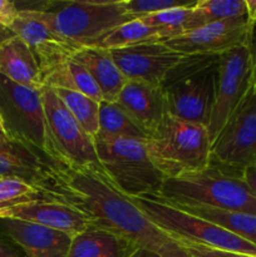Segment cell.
Instances as JSON below:
<instances>
[{
	"label": "cell",
	"mask_w": 256,
	"mask_h": 257,
	"mask_svg": "<svg viewBox=\"0 0 256 257\" xmlns=\"http://www.w3.org/2000/svg\"><path fill=\"white\" fill-rule=\"evenodd\" d=\"M58 177L60 202L82 211L92 225L112 231L137 248L161 257H190L177 240L156 226L132 198L110 182L104 171L62 167Z\"/></svg>",
	"instance_id": "6da1fadb"
},
{
	"label": "cell",
	"mask_w": 256,
	"mask_h": 257,
	"mask_svg": "<svg viewBox=\"0 0 256 257\" xmlns=\"http://www.w3.org/2000/svg\"><path fill=\"white\" fill-rule=\"evenodd\" d=\"M77 48L94 47L107 33L130 22L122 0L50 2L18 8Z\"/></svg>",
	"instance_id": "7a4b0ae2"
},
{
	"label": "cell",
	"mask_w": 256,
	"mask_h": 257,
	"mask_svg": "<svg viewBox=\"0 0 256 257\" xmlns=\"http://www.w3.org/2000/svg\"><path fill=\"white\" fill-rule=\"evenodd\" d=\"M157 198L170 205H203L256 216V195L241 173L213 163L197 172L166 178Z\"/></svg>",
	"instance_id": "3957f363"
},
{
	"label": "cell",
	"mask_w": 256,
	"mask_h": 257,
	"mask_svg": "<svg viewBox=\"0 0 256 257\" xmlns=\"http://www.w3.org/2000/svg\"><path fill=\"white\" fill-rule=\"evenodd\" d=\"M146 145L151 161L166 178L197 172L211 165L212 142L207 128L168 113Z\"/></svg>",
	"instance_id": "277c9868"
},
{
	"label": "cell",
	"mask_w": 256,
	"mask_h": 257,
	"mask_svg": "<svg viewBox=\"0 0 256 257\" xmlns=\"http://www.w3.org/2000/svg\"><path fill=\"white\" fill-rule=\"evenodd\" d=\"M218 55H190L161 84L168 114L207 128Z\"/></svg>",
	"instance_id": "5b68a950"
},
{
	"label": "cell",
	"mask_w": 256,
	"mask_h": 257,
	"mask_svg": "<svg viewBox=\"0 0 256 257\" xmlns=\"http://www.w3.org/2000/svg\"><path fill=\"white\" fill-rule=\"evenodd\" d=\"M103 171L110 182L131 198L157 197L166 177L151 161L145 140H94Z\"/></svg>",
	"instance_id": "8992f818"
},
{
	"label": "cell",
	"mask_w": 256,
	"mask_h": 257,
	"mask_svg": "<svg viewBox=\"0 0 256 257\" xmlns=\"http://www.w3.org/2000/svg\"><path fill=\"white\" fill-rule=\"evenodd\" d=\"M145 215L178 242L256 256V245L203 218L180 210L153 196L132 198Z\"/></svg>",
	"instance_id": "52a82bcc"
},
{
	"label": "cell",
	"mask_w": 256,
	"mask_h": 257,
	"mask_svg": "<svg viewBox=\"0 0 256 257\" xmlns=\"http://www.w3.org/2000/svg\"><path fill=\"white\" fill-rule=\"evenodd\" d=\"M0 118L8 138L25 143L54 161L40 90L0 74Z\"/></svg>",
	"instance_id": "ba28073f"
},
{
	"label": "cell",
	"mask_w": 256,
	"mask_h": 257,
	"mask_svg": "<svg viewBox=\"0 0 256 257\" xmlns=\"http://www.w3.org/2000/svg\"><path fill=\"white\" fill-rule=\"evenodd\" d=\"M40 94L55 163L72 170L103 171L94 140L73 118L54 90L43 87Z\"/></svg>",
	"instance_id": "9c48e42d"
},
{
	"label": "cell",
	"mask_w": 256,
	"mask_h": 257,
	"mask_svg": "<svg viewBox=\"0 0 256 257\" xmlns=\"http://www.w3.org/2000/svg\"><path fill=\"white\" fill-rule=\"evenodd\" d=\"M211 163L232 172L256 167V88L251 85L212 142Z\"/></svg>",
	"instance_id": "30bf717a"
},
{
	"label": "cell",
	"mask_w": 256,
	"mask_h": 257,
	"mask_svg": "<svg viewBox=\"0 0 256 257\" xmlns=\"http://www.w3.org/2000/svg\"><path fill=\"white\" fill-rule=\"evenodd\" d=\"M252 85V68L247 45L218 55L215 95L207 131L211 142L227 122Z\"/></svg>",
	"instance_id": "8fae6325"
},
{
	"label": "cell",
	"mask_w": 256,
	"mask_h": 257,
	"mask_svg": "<svg viewBox=\"0 0 256 257\" xmlns=\"http://www.w3.org/2000/svg\"><path fill=\"white\" fill-rule=\"evenodd\" d=\"M62 166L40 151L8 137H0V177H14L42 190L48 200L59 201L57 183Z\"/></svg>",
	"instance_id": "7c38bea8"
},
{
	"label": "cell",
	"mask_w": 256,
	"mask_h": 257,
	"mask_svg": "<svg viewBox=\"0 0 256 257\" xmlns=\"http://www.w3.org/2000/svg\"><path fill=\"white\" fill-rule=\"evenodd\" d=\"M109 52L125 79L143 80L160 87L167 75L190 57L171 49L163 42L143 43Z\"/></svg>",
	"instance_id": "4fadbf2b"
},
{
	"label": "cell",
	"mask_w": 256,
	"mask_h": 257,
	"mask_svg": "<svg viewBox=\"0 0 256 257\" xmlns=\"http://www.w3.org/2000/svg\"><path fill=\"white\" fill-rule=\"evenodd\" d=\"M250 27L246 15L206 24L163 43L185 55H220L246 45Z\"/></svg>",
	"instance_id": "5bb4252c"
},
{
	"label": "cell",
	"mask_w": 256,
	"mask_h": 257,
	"mask_svg": "<svg viewBox=\"0 0 256 257\" xmlns=\"http://www.w3.org/2000/svg\"><path fill=\"white\" fill-rule=\"evenodd\" d=\"M9 29L29 47L37 58L42 70L43 82L48 73L69 60L75 50L79 49L42 22L23 12H18V17Z\"/></svg>",
	"instance_id": "9a60e30c"
},
{
	"label": "cell",
	"mask_w": 256,
	"mask_h": 257,
	"mask_svg": "<svg viewBox=\"0 0 256 257\" xmlns=\"http://www.w3.org/2000/svg\"><path fill=\"white\" fill-rule=\"evenodd\" d=\"M0 218H15L37 223L75 237L92 223L89 218L65 202L53 200H35L0 211Z\"/></svg>",
	"instance_id": "2e32d148"
},
{
	"label": "cell",
	"mask_w": 256,
	"mask_h": 257,
	"mask_svg": "<svg viewBox=\"0 0 256 257\" xmlns=\"http://www.w3.org/2000/svg\"><path fill=\"white\" fill-rule=\"evenodd\" d=\"M0 232L22 248L25 257H68L72 236L37 223L0 218Z\"/></svg>",
	"instance_id": "e0dca14e"
},
{
	"label": "cell",
	"mask_w": 256,
	"mask_h": 257,
	"mask_svg": "<svg viewBox=\"0 0 256 257\" xmlns=\"http://www.w3.org/2000/svg\"><path fill=\"white\" fill-rule=\"evenodd\" d=\"M115 102L148 137L157 130L167 114L162 88L143 80H127Z\"/></svg>",
	"instance_id": "ac0fdd59"
},
{
	"label": "cell",
	"mask_w": 256,
	"mask_h": 257,
	"mask_svg": "<svg viewBox=\"0 0 256 257\" xmlns=\"http://www.w3.org/2000/svg\"><path fill=\"white\" fill-rule=\"evenodd\" d=\"M72 58L92 75L104 102L117 100L127 79L113 60L109 50L98 47L79 48Z\"/></svg>",
	"instance_id": "d6986e66"
},
{
	"label": "cell",
	"mask_w": 256,
	"mask_h": 257,
	"mask_svg": "<svg viewBox=\"0 0 256 257\" xmlns=\"http://www.w3.org/2000/svg\"><path fill=\"white\" fill-rule=\"evenodd\" d=\"M0 74L32 89L40 90L44 87L37 58L18 37L0 44Z\"/></svg>",
	"instance_id": "ffe728a7"
},
{
	"label": "cell",
	"mask_w": 256,
	"mask_h": 257,
	"mask_svg": "<svg viewBox=\"0 0 256 257\" xmlns=\"http://www.w3.org/2000/svg\"><path fill=\"white\" fill-rule=\"evenodd\" d=\"M136 248L122 236L90 225L73 237L68 257H128Z\"/></svg>",
	"instance_id": "44dd1931"
},
{
	"label": "cell",
	"mask_w": 256,
	"mask_h": 257,
	"mask_svg": "<svg viewBox=\"0 0 256 257\" xmlns=\"http://www.w3.org/2000/svg\"><path fill=\"white\" fill-rule=\"evenodd\" d=\"M180 210L215 223L233 235L256 245V216L237 211L221 210L203 205H172Z\"/></svg>",
	"instance_id": "7402d4cb"
},
{
	"label": "cell",
	"mask_w": 256,
	"mask_h": 257,
	"mask_svg": "<svg viewBox=\"0 0 256 257\" xmlns=\"http://www.w3.org/2000/svg\"><path fill=\"white\" fill-rule=\"evenodd\" d=\"M45 85L50 88H62V89L82 93L98 103L103 100L102 93L92 75L73 58L48 73L44 78V87Z\"/></svg>",
	"instance_id": "603a6c76"
},
{
	"label": "cell",
	"mask_w": 256,
	"mask_h": 257,
	"mask_svg": "<svg viewBox=\"0 0 256 257\" xmlns=\"http://www.w3.org/2000/svg\"><path fill=\"white\" fill-rule=\"evenodd\" d=\"M117 138L147 141L148 136L117 102L102 100L99 103V128L94 140L109 141Z\"/></svg>",
	"instance_id": "cb8c5ba5"
},
{
	"label": "cell",
	"mask_w": 256,
	"mask_h": 257,
	"mask_svg": "<svg viewBox=\"0 0 256 257\" xmlns=\"http://www.w3.org/2000/svg\"><path fill=\"white\" fill-rule=\"evenodd\" d=\"M151 42H161L158 30L146 24L143 20L133 19L110 30L94 47L115 50Z\"/></svg>",
	"instance_id": "d4e9b609"
},
{
	"label": "cell",
	"mask_w": 256,
	"mask_h": 257,
	"mask_svg": "<svg viewBox=\"0 0 256 257\" xmlns=\"http://www.w3.org/2000/svg\"><path fill=\"white\" fill-rule=\"evenodd\" d=\"M246 17L245 0H198L191 12L187 32L211 23Z\"/></svg>",
	"instance_id": "484cf974"
},
{
	"label": "cell",
	"mask_w": 256,
	"mask_h": 257,
	"mask_svg": "<svg viewBox=\"0 0 256 257\" xmlns=\"http://www.w3.org/2000/svg\"><path fill=\"white\" fill-rule=\"evenodd\" d=\"M47 87V85H45ZM80 127L94 140L99 128V103L73 90L52 88Z\"/></svg>",
	"instance_id": "4316f807"
},
{
	"label": "cell",
	"mask_w": 256,
	"mask_h": 257,
	"mask_svg": "<svg viewBox=\"0 0 256 257\" xmlns=\"http://www.w3.org/2000/svg\"><path fill=\"white\" fill-rule=\"evenodd\" d=\"M195 4L196 2H192L191 4L183 5V7L163 10L157 14L141 18V20L158 30L161 42H167V40L187 33L191 12H192Z\"/></svg>",
	"instance_id": "83f0119b"
},
{
	"label": "cell",
	"mask_w": 256,
	"mask_h": 257,
	"mask_svg": "<svg viewBox=\"0 0 256 257\" xmlns=\"http://www.w3.org/2000/svg\"><path fill=\"white\" fill-rule=\"evenodd\" d=\"M43 198L48 200L45 193L25 181L14 177H0V211Z\"/></svg>",
	"instance_id": "f1b7e54d"
},
{
	"label": "cell",
	"mask_w": 256,
	"mask_h": 257,
	"mask_svg": "<svg viewBox=\"0 0 256 257\" xmlns=\"http://www.w3.org/2000/svg\"><path fill=\"white\" fill-rule=\"evenodd\" d=\"M192 2L183 0H122L123 8L131 19H141L148 15L157 14L163 10L188 5Z\"/></svg>",
	"instance_id": "f546056e"
},
{
	"label": "cell",
	"mask_w": 256,
	"mask_h": 257,
	"mask_svg": "<svg viewBox=\"0 0 256 257\" xmlns=\"http://www.w3.org/2000/svg\"><path fill=\"white\" fill-rule=\"evenodd\" d=\"M181 245H182V247L185 248L186 252L190 255V257H255L243 255V253L231 252V251L207 247V246L197 245V243L181 242Z\"/></svg>",
	"instance_id": "4dcf8cb0"
},
{
	"label": "cell",
	"mask_w": 256,
	"mask_h": 257,
	"mask_svg": "<svg viewBox=\"0 0 256 257\" xmlns=\"http://www.w3.org/2000/svg\"><path fill=\"white\" fill-rule=\"evenodd\" d=\"M18 7L14 2L0 0V25L10 28L15 18L18 17Z\"/></svg>",
	"instance_id": "1f68e13d"
},
{
	"label": "cell",
	"mask_w": 256,
	"mask_h": 257,
	"mask_svg": "<svg viewBox=\"0 0 256 257\" xmlns=\"http://www.w3.org/2000/svg\"><path fill=\"white\" fill-rule=\"evenodd\" d=\"M246 45H247L251 60V68H252V83L256 88V22L251 24Z\"/></svg>",
	"instance_id": "d6a6232c"
},
{
	"label": "cell",
	"mask_w": 256,
	"mask_h": 257,
	"mask_svg": "<svg viewBox=\"0 0 256 257\" xmlns=\"http://www.w3.org/2000/svg\"><path fill=\"white\" fill-rule=\"evenodd\" d=\"M241 177L256 195V167H248L241 171Z\"/></svg>",
	"instance_id": "836d02e7"
},
{
	"label": "cell",
	"mask_w": 256,
	"mask_h": 257,
	"mask_svg": "<svg viewBox=\"0 0 256 257\" xmlns=\"http://www.w3.org/2000/svg\"><path fill=\"white\" fill-rule=\"evenodd\" d=\"M0 257H25V255L19 252L10 243L5 242L3 238H0Z\"/></svg>",
	"instance_id": "e575fe53"
},
{
	"label": "cell",
	"mask_w": 256,
	"mask_h": 257,
	"mask_svg": "<svg viewBox=\"0 0 256 257\" xmlns=\"http://www.w3.org/2000/svg\"><path fill=\"white\" fill-rule=\"evenodd\" d=\"M246 4V15L250 23L256 22V0H245Z\"/></svg>",
	"instance_id": "d590c367"
},
{
	"label": "cell",
	"mask_w": 256,
	"mask_h": 257,
	"mask_svg": "<svg viewBox=\"0 0 256 257\" xmlns=\"http://www.w3.org/2000/svg\"><path fill=\"white\" fill-rule=\"evenodd\" d=\"M128 257H161L156 252H152L150 250H146V248H136L132 253Z\"/></svg>",
	"instance_id": "8d00e7d4"
},
{
	"label": "cell",
	"mask_w": 256,
	"mask_h": 257,
	"mask_svg": "<svg viewBox=\"0 0 256 257\" xmlns=\"http://www.w3.org/2000/svg\"><path fill=\"white\" fill-rule=\"evenodd\" d=\"M14 37H17V35H15L9 28H5L3 27V25H0V44L8 42V40H10Z\"/></svg>",
	"instance_id": "74e56055"
},
{
	"label": "cell",
	"mask_w": 256,
	"mask_h": 257,
	"mask_svg": "<svg viewBox=\"0 0 256 257\" xmlns=\"http://www.w3.org/2000/svg\"><path fill=\"white\" fill-rule=\"evenodd\" d=\"M0 137H8L7 133H5L4 127H3V122H2V118H0Z\"/></svg>",
	"instance_id": "f35d334b"
},
{
	"label": "cell",
	"mask_w": 256,
	"mask_h": 257,
	"mask_svg": "<svg viewBox=\"0 0 256 257\" xmlns=\"http://www.w3.org/2000/svg\"><path fill=\"white\" fill-rule=\"evenodd\" d=\"M255 257H256V256H255Z\"/></svg>",
	"instance_id": "ab89813d"
}]
</instances>
